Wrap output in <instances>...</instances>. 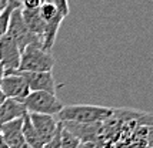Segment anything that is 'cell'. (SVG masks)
Wrapping results in <instances>:
<instances>
[{"instance_id": "6da1fadb", "label": "cell", "mask_w": 153, "mask_h": 148, "mask_svg": "<svg viewBox=\"0 0 153 148\" xmlns=\"http://www.w3.org/2000/svg\"><path fill=\"white\" fill-rule=\"evenodd\" d=\"M114 114V108L92 104H72L65 106L57 117L60 122H74L83 125L102 124L110 120Z\"/></svg>"}, {"instance_id": "7a4b0ae2", "label": "cell", "mask_w": 153, "mask_h": 148, "mask_svg": "<svg viewBox=\"0 0 153 148\" xmlns=\"http://www.w3.org/2000/svg\"><path fill=\"white\" fill-rule=\"evenodd\" d=\"M54 60L52 51H46L42 47V43H34L27 46L22 51L20 66L16 71L27 73H53Z\"/></svg>"}, {"instance_id": "3957f363", "label": "cell", "mask_w": 153, "mask_h": 148, "mask_svg": "<svg viewBox=\"0 0 153 148\" xmlns=\"http://www.w3.org/2000/svg\"><path fill=\"white\" fill-rule=\"evenodd\" d=\"M22 103L30 114L54 115L59 114L65 107V104L56 97V94H50L46 91H30L26 98L22 100Z\"/></svg>"}, {"instance_id": "277c9868", "label": "cell", "mask_w": 153, "mask_h": 148, "mask_svg": "<svg viewBox=\"0 0 153 148\" xmlns=\"http://www.w3.org/2000/svg\"><path fill=\"white\" fill-rule=\"evenodd\" d=\"M7 36H10L17 47L20 48V51H23L27 46L30 44H34V43H40L39 37H36L29 29H27L26 23L22 17V7L20 9H16L13 13H12V17H10V23H9V29H7Z\"/></svg>"}, {"instance_id": "5b68a950", "label": "cell", "mask_w": 153, "mask_h": 148, "mask_svg": "<svg viewBox=\"0 0 153 148\" xmlns=\"http://www.w3.org/2000/svg\"><path fill=\"white\" fill-rule=\"evenodd\" d=\"M0 90L6 95V98H13L19 101L26 98L30 93L26 80L16 71L4 74L3 80L0 83Z\"/></svg>"}, {"instance_id": "8992f818", "label": "cell", "mask_w": 153, "mask_h": 148, "mask_svg": "<svg viewBox=\"0 0 153 148\" xmlns=\"http://www.w3.org/2000/svg\"><path fill=\"white\" fill-rule=\"evenodd\" d=\"M22 51L17 47L16 41L10 36H4L0 40V64L4 68V74L16 71L20 66Z\"/></svg>"}, {"instance_id": "52a82bcc", "label": "cell", "mask_w": 153, "mask_h": 148, "mask_svg": "<svg viewBox=\"0 0 153 148\" xmlns=\"http://www.w3.org/2000/svg\"><path fill=\"white\" fill-rule=\"evenodd\" d=\"M12 73V71H10ZM26 80L30 91H46L50 94H56V83L53 73H27V71H16Z\"/></svg>"}, {"instance_id": "ba28073f", "label": "cell", "mask_w": 153, "mask_h": 148, "mask_svg": "<svg viewBox=\"0 0 153 148\" xmlns=\"http://www.w3.org/2000/svg\"><path fill=\"white\" fill-rule=\"evenodd\" d=\"M30 117V121L33 124L36 133L39 135L40 141L43 142V145L49 142L53 135L56 134L57 128H59V121L54 120L53 115H45V114H30L27 113Z\"/></svg>"}, {"instance_id": "9c48e42d", "label": "cell", "mask_w": 153, "mask_h": 148, "mask_svg": "<svg viewBox=\"0 0 153 148\" xmlns=\"http://www.w3.org/2000/svg\"><path fill=\"white\" fill-rule=\"evenodd\" d=\"M0 135L9 148H22L26 144L23 137V118L0 125Z\"/></svg>"}, {"instance_id": "30bf717a", "label": "cell", "mask_w": 153, "mask_h": 148, "mask_svg": "<svg viewBox=\"0 0 153 148\" xmlns=\"http://www.w3.org/2000/svg\"><path fill=\"white\" fill-rule=\"evenodd\" d=\"M26 114V107L23 106L22 101L6 98L4 103L0 106V125L14 121V120H19V118H23Z\"/></svg>"}, {"instance_id": "8fae6325", "label": "cell", "mask_w": 153, "mask_h": 148, "mask_svg": "<svg viewBox=\"0 0 153 148\" xmlns=\"http://www.w3.org/2000/svg\"><path fill=\"white\" fill-rule=\"evenodd\" d=\"M22 17H23V20L26 23L27 29L36 37H39L40 43H42V37H43V33H45L46 23L40 17L39 10H26V9H22Z\"/></svg>"}, {"instance_id": "7c38bea8", "label": "cell", "mask_w": 153, "mask_h": 148, "mask_svg": "<svg viewBox=\"0 0 153 148\" xmlns=\"http://www.w3.org/2000/svg\"><path fill=\"white\" fill-rule=\"evenodd\" d=\"M23 137H25V142L29 147L32 148H43V142L40 141L39 135L34 130L33 124L30 121L29 114H26L23 117Z\"/></svg>"}, {"instance_id": "4fadbf2b", "label": "cell", "mask_w": 153, "mask_h": 148, "mask_svg": "<svg viewBox=\"0 0 153 148\" xmlns=\"http://www.w3.org/2000/svg\"><path fill=\"white\" fill-rule=\"evenodd\" d=\"M20 7H22V3H20V1H17V0H9L6 9L0 13V40H1L7 33L12 13H13L16 9H20Z\"/></svg>"}, {"instance_id": "5bb4252c", "label": "cell", "mask_w": 153, "mask_h": 148, "mask_svg": "<svg viewBox=\"0 0 153 148\" xmlns=\"http://www.w3.org/2000/svg\"><path fill=\"white\" fill-rule=\"evenodd\" d=\"M60 144H62V148H80L82 142L80 140L73 135L70 131H67L66 128H62V134H60Z\"/></svg>"}, {"instance_id": "9a60e30c", "label": "cell", "mask_w": 153, "mask_h": 148, "mask_svg": "<svg viewBox=\"0 0 153 148\" xmlns=\"http://www.w3.org/2000/svg\"><path fill=\"white\" fill-rule=\"evenodd\" d=\"M39 13H40V17L43 19V21L45 23H47V21H52L54 20L56 17H59V16H62V14L57 12V9L49 1V3H43L42 6H40L39 9ZM63 17V16H62ZM65 19V17H63Z\"/></svg>"}, {"instance_id": "2e32d148", "label": "cell", "mask_w": 153, "mask_h": 148, "mask_svg": "<svg viewBox=\"0 0 153 148\" xmlns=\"http://www.w3.org/2000/svg\"><path fill=\"white\" fill-rule=\"evenodd\" d=\"M50 3L57 9V12L63 17H66L67 14H69V12H70V7H69V1L67 0H50Z\"/></svg>"}, {"instance_id": "e0dca14e", "label": "cell", "mask_w": 153, "mask_h": 148, "mask_svg": "<svg viewBox=\"0 0 153 148\" xmlns=\"http://www.w3.org/2000/svg\"><path fill=\"white\" fill-rule=\"evenodd\" d=\"M62 128H63V124L60 122L59 128H57V131H56V134L53 135V138H52L49 142H46V144L43 145V148H62V144H60V134H62Z\"/></svg>"}, {"instance_id": "ac0fdd59", "label": "cell", "mask_w": 153, "mask_h": 148, "mask_svg": "<svg viewBox=\"0 0 153 148\" xmlns=\"http://www.w3.org/2000/svg\"><path fill=\"white\" fill-rule=\"evenodd\" d=\"M42 4H43L42 0H23L22 1V9H26V10H39Z\"/></svg>"}, {"instance_id": "d6986e66", "label": "cell", "mask_w": 153, "mask_h": 148, "mask_svg": "<svg viewBox=\"0 0 153 148\" xmlns=\"http://www.w3.org/2000/svg\"><path fill=\"white\" fill-rule=\"evenodd\" d=\"M7 1H9V0H0V13H1V12H3L4 9H6Z\"/></svg>"}, {"instance_id": "ffe728a7", "label": "cell", "mask_w": 153, "mask_h": 148, "mask_svg": "<svg viewBox=\"0 0 153 148\" xmlns=\"http://www.w3.org/2000/svg\"><path fill=\"white\" fill-rule=\"evenodd\" d=\"M3 77H4V68H3V66L0 64V83L3 80Z\"/></svg>"}, {"instance_id": "44dd1931", "label": "cell", "mask_w": 153, "mask_h": 148, "mask_svg": "<svg viewBox=\"0 0 153 148\" xmlns=\"http://www.w3.org/2000/svg\"><path fill=\"white\" fill-rule=\"evenodd\" d=\"M4 100H6V95L3 94V91L0 90V106H1V104L4 103Z\"/></svg>"}, {"instance_id": "7402d4cb", "label": "cell", "mask_w": 153, "mask_h": 148, "mask_svg": "<svg viewBox=\"0 0 153 148\" xmlns=\"http://www.w3.org/2000/svg\"><path fill=\"white\" fill-rule=\"evenodd\" d=\"M0 148H9L6 145V142L3 141V138H1V135H0Z\"/></svg>"}, {"instance_id": "603a6c76", "label": "cell", "mask_w": 153, "mask_h": 148, "mask_svg": "<svg viewBox=\"0 0 153 148\" xmlns=\"http://www.w3.org/2000/svg\"><path fill=\"white\" fill-rule=\"evenodd\" d=\"M22 148H32V147H29L27 144H25V145H23V147H22Z\"/></svg>"}, {"instance_id": "cb8c5ba5", "label": "cell", "mask_w": 153, "mask_h": 148, "mask_svg": "<svg viewBox=\"0 0 153 148\" xmlns=\"http://www.w3.org/2000/svg\"><path fill=\"white\" fill-rule=\"evenodd\" d=\"M42 1H43V3H49L50 0H42Z\"/></svg>"}, {"instance_id": "d4e9b609", "label": "cell", "mask_w": 153, "mask_h": 148, "mask_svg": "<svg viewBox=\"0 0 153 148\" xmlns=\"http://www.w3.org/2000/svg\"><path fill=\"white\" fill-rule=\"evenodd\" d=\"M17 1H20V3H22V1H23V0H17Z\"/></svg>"}]
</instances>
